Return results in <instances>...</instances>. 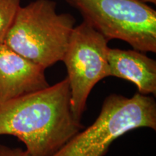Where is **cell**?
Listing matches in <instances>:
<instances>
[{"instance_id": "1", "label": "cell", "mask_w": 156, "mask_h": 156, "mask_svg": "<svg viewBox=\"0 0 156 156\" xmlns=\"http://www.w3.org/2000/svg\"><path fill=\"white\" fill-rule=\"evenodd\" d=\"M83 128L72 112L67 77L0 104V135L16 136L30 156H51Z\"/></svg>"}, {"instance_id": "2", "label": "cell", "mask_w": 156, "mask_h": 156, "mask_svg": "<svg viewBox=\"0 0 156 156\" xmlns=\"http://www.w3.org/2000/svg\"><path fill=\"white\" fill-rule=\"evenodd\" d=\"M75 18L58 13L54 0H34L20 6L4 44L44 69L62 62Z\"/></svg>"}, {"instance_id": "3", "label": "cell", "mask_w": 156, "mask_h": 156, "mask_svg": "<svg viewBox=\"0 0 156 156\" xmlns=\"http://www.w3.org/2000/svg\"><path fill=\"white\" fill-rule=\"evenodd\" d=\"M139 128L156 130V103L136 92L132 98L109 95L98 116L51 156H105L115 140Z\"/></svg>"}, {"instance_id": "4", "label": "cell", "mask_w": 156, "mask_h": 156, "mask_svg": "<svg viewBox=\"0 0 156 156\" xmlns=\"http://www.w3.org/2000/svg\"><path fill=\"white\" fill-rule=\"evenodd\" d=\"M83 21L108 41L119 39L133 49L156 52V11L137 0H64Z\"/></svg>"}, {"instance_id": "5", "label": "cell", "mask_w": 156, "mask_h": 156, "mask_svg": "<svg viewBox=\"0 0 156 156\" xmlns=\"http://www.w3.org/2000/svg\"><path fill=\"white\" fill-rule=\"evenodd\" d=\"M109 41L85 21L75 26L62 62L67 72L70 105L80 121L87 101L95 85L111 77L108 62Z\"/></svg>"}, {"instance_id": "6", "label": "cell", "mask_w": 156, "mask_h": 156, "mask_svg": "<svg viewBox=\"0 0 156 156\" xmlns=\"http://www.w3.org/2000/svg\"><path fill=\"white\" fill-rule=\"evenodd\" d=\"M44 67L0 45V104L49 86Z\"/></svg>"}, {"instance_id": "7", "label": "cell", "mask_w": 156, "mask_h": 156, "mask_svg": "<svg viewBox=\"0 0 156 156\" xmlns=\"http://www.w3.org/2000/svg\"><path fill=\"white\" fill-rule=\"evenodd\" d=\"M111 77L136 85L142 95H156V62L140 51L108 48Z\"/></svg>"}, {"instance_id": "8", "label": "cell", "mask_w": 156, "mask_h": 156, "mask_svg": "<svg viewBox=\"0 0 156 156\" xmlns=\"http://www.w3.org/2000/svg\"><path fill=\"white\" fill-rule=\"evenodd\" d=\"M22 0H0V45L5 41Z\"/></svg>"}, {"instance_id": "9", "label": "cell", "mask_w": 156, "mask_h": 156, "mask_svg": "<svg viewBox=\"0 0 156 156\" xmlns=\"http://www.w3.org/2000/svg\"><path fill=\"white\" fill-rule=\"evenodd\" d=\"M0 156H30L28 152L19 147L12 148L0 145Z\"/></svg>"}, {"instance_id": "10", "label": "cell", "mask_w": 156, "mask_h": 156, "mask_svg": "<svg viewBox=\"0 0 156 156\" xmlns=\"http://www.w3.org/2000/svg\"><path fill=\"white\" fill-rule=\"evenodd\" d=\"M137 1H140L141 2H143V3H151V4H154V5H155L156 4V0H137Z\"/></svg>"}]
</instances>
